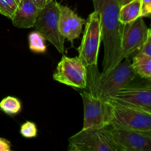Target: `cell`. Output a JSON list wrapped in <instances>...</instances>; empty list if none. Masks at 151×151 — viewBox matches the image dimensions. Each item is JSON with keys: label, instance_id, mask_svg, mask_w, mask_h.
<instances>
[{"label": "cell", "instance_id": "obj_20", "mask_svg": "<svg viewBox=\"0 0 151 151\" xmlns=\"http://www.w3.org/2000/svg\"><path fill=\"white\" fill-rule=\"evenodd\" d=\"M139 52L146 55L151 56V29L150 28H149L148 32H147V38Z\"/></svg>", "mask_w": 151, "mask_h": 151}, {"label": "cell", "instance_id": "obj_5", "mask_svg": "<svg viewBox=\"0 0 151 151\" xmlns=\"http://www.w3.org/2000/svg\"><path fill=\"white\" fill-rule=\"evenodd\" d=\"M101 41L100 15L94 10L86 20L82 41L78 48V57L86 66L97 65Z\"/></svg>", "mask_w": 151, "mask_h": 151}, {"label": "cell", "instance_id": "obj_11", "mask_svg": "<svg viewBox=\"0 0 151 151\" xmlns=\"http://www.w3.org/2000/svg\"><path fill=\"white\" fill-rule=\"evenodd\" d=\"M111 135L119 151H150L151 133L109 125Z\"/></svg>", "mask_w": 151, "mask_h": 151}, {"label": "cell", "instance_id": "obj_12", "mask_svg": "<svg viewBox=\"0 0 151 151\" xmlns=\"http://www.w3.org/2000/svg\"><path fill=\"white\" fill-rule=\"evenodd\" d=\"M59 9V29L65 39L73 43L82 33L86 20L80 17L73 10L58 2Z\"/></svg>", "mask_w": 151, "mask_h": 151}, {"label": "cell", "instance_id": "obj_10", "mask_svg": "<svg viewBox=\"0 0 151 151\" xmlns=\"http://www.w3.org/2000/svg\"><path fill=\"white\" fill-rule=\"evenodd\" d=\"M149 28L142 17L134 22L122 24L121 28V50L122 59L130 58L134 53L139 51L144 44Z\"/></svg>", "mask_w": 151, "mask_h": 151}, {"label": "cell", "instance_id": "obj_14", "mask_svg": "<svg viewBox=\"0 0 151 151\" xmlns=\"http://www.w3.org/2000/svg\"><path fill=\"white\" fill-rule=\"evenodd\" d=\"M142 0H131L120 6L119 10V20L121 24L134 22L141 17Z\"/></svg>", "mask_w": 151, "mask_h": 151}, {"label": "cell", "instance_id": "obj_2", "mask_svg": "<svg viewBox=\"0 0 151 151\" xmlns=\"http://www.w3.org/2000/svg\"><path fill=\"white\" fill-rule=\"evenodd\" d=\"M86 69L88 91L104 100H108L119 89L131 84L137 77L131 68L130 58L123 59L107 73L100 72L97 65L86 66Z\"/></svg>", "mask_w": 151, "mask_h": 151}, {"label": "cell", "instance_id": "obj_23", "mask_svg": "<svg viewBox=\"0 0 151 151\" xmlns=\"http://www.w3.org/2000/svg\"><path fill=\"white\" fill-rule=\"evenodd\" d=\"M37 6H38L39 8H41V7H44L46 4H48L50 1L52 0H32Z\"/></svg>", "mask_w": 151, "mask_h": 151}, {"label": "cell", "instance_id": "obj_22", "mask_svg": "<svg viewBox=\"0 0 151 151\" xmlns=\"http://www.w3.org/2000/svg\"><path fill=\"white\" fill-rule=\"evenodd\" d=\"M11 144L7 139L0 137V151H10Z\"/></svg>", "mask_w": 151, "mask_h": 151}, {"label": "cell", "instance_id": "obj_7", "mask_svg": "<svg viewBox=\"0 0 151 151\" xmlns=\"http://www.w3.org/2000/svg\"><path fill=\"white\" fill-rule=\"evenodd\" d=\"M111 103L112 104L111 126L151 133V112Z\"/></svg>", "mask_w": 151, "mask_h": 151}, {"label": "cell", "instance_id": "obj_18", "mask_svg": "<svg viewBox=\"0 0 151 151\" xmlns=\"http://www.w3.org/2000/svg\"><path fill=\"white\" fill-rule=\"evenodd\" d=\"M19 2L20 0H0V14L10 19Z\"/></svg>", "mask_w": 151, "mask_h": 151}, {"label": "cell", "instance_id": "obj_1", "mask_svg": "<svg viewBox=\"0 0 151 151\" xmlns=\"http://www.w3.org/2000/svg\"><path fill=\"white\" fill-rule=\"evenodd\" d=\"M94 10L100 15L101 41L104 45L103 73H107L122 60L121 28L119 20L120 5L117 0H92Z\"/></svg>", "mask_w": 151, "mask_h": 151}, {"label": "cell", "instance_id": "obj_16", "mask_svg": "<svg viewBox=\"0 0 151 151\" xmlns=\"http://www.w3.org/2000/svg\"><path fill=\"white\" fill-rule=\"evenodd\" d=\"M0 109L7 115L13 116L21 111L22 103L16 97L8 96L0 102Z\"/></svg>", "mask_w": 151, "mask_h": 151}, {"label": "cell", "instance_id": "obj_9", "mask_svg": "<svg viewBox=\"0 0 151 151\" xmlns=\"http://www.w3.org/2000/svg\"><path fill=\"white\" fill-rule=\"evenodd\" d=\"M53 79L72 88H86V66L78 57L63 55L53 74Z\"/></svg>", "mask_w": 151, "mask_h": 151}, {"label": "cell", "instance_id": "obj_6", "mask_svg": "<svg viewBox=\"0 0 151 151\" xmlns=\"http://www.w3.org/2000/svg\"><path fill=\"white\" fill-rule=\"evenodd\" d=\"M108 101L151 112L150 80L146 79L139 83L133 81L131 84L119 89Z\"/></svg>", "mask_w": 151, "mask_h": 151}, {"label": "cell", "instance_id": "obj_21", "mask_svg": "<svg viewBox=\"0 0 151 151\" xmlns=\"http://www.w3.org/2000/svg\"><path fill=\"white\" fill-rule=\"evenodd\" d=\"M151 15V0H142V18H150Z\"/></svg>", "mask_w": 151, "mask_h": 151}, {"label": "cell", "instance_id": "obj_19", "mask_svg": "<svg viewBox=\"0 0 151 151\" xmlns=\"http://www.w3.org/2000/svg\"><path fill=\"white\" fill-rule=\"evenodd\" d=\"M20 134L25 138H34L38 134L36 125L32 122H26L21 126Z\"/></svg>", "mask_w": 151, "mask_h": 151}, {"label": "cell", "instance_id": "obj_24", "mask_svg": "<svg viewBox=\"0 0 151 151\" xmlns=\"http://www.w3.org/2000/svg\"><path fill=\"white\" fill-rule=\"evenodd\" d=\"M117 1H118V2H119V5L121 6V5H122V4H125V3L128 2V1H131V0H117Z\"/></svg>", "mask_w": 151, "mask_h": 151}, {"label": "cell", "instance_id": "obj_3", "mask_svg": "<svg viewBox=\"0 0 151 151\" xmlns=\"http://www.w3.org/2000/svg\"><path fill=\"white\" fill-rule=\"evenodd\" d=\"M69 151H119L111 135L109 126L82 128L69 137Z\"/></svg>", "mask_w": 151, "mask_h": 151}, {"label": "cell", "instance_id": "obj_17", "mask_svg": "<svg viewBox=\"0 0 151 151\" xmlns=\"http://www.w3.org/2000/svg\"><path fill=\"white\" fill-rule=\"evenodd\" d=\"M29 47L32 52L35 53H45L47 51V44L45 38L38 31L30 32L28 36Z\"/></svg>", "mask_w": 151, "mask_h": 151}, {"label": "cell", "instance_id": "obj_8", "mask_svg": "<svg viewBox=\"0 0 151 151\" xmlns=\"http://www.w3.org/2000/svg\"><path fill=\"white\" fill-rule=\"evenodd\" d=\"M81 96L84 109L83 128L109 126L112 117L111 103L94 97L88 91H83Z\"/></svg>", "mask_w": 151, "mask_h": 151}, {"label": "cell", "instance_id": "obj_13", "mask_svg": "<svg viewBox=\"0 0 151 151\" xmlns=\"http://www.w3.org/2000/svg\"><path fill=\"white\" fill-rule=\"evenodd\" d=\"M40 8L32 0H20L10 20L16 27L27 29L35 25Z\"/></svg>", "mask_w": 151, "mask_h": 151}, {"label": "cell", "instance_id": "obj_4", "mask_svg": "<svg viewBox=\"0 0 151 151\" xmlns=\"http://www.w3.org/2000/svg\"><path fill=\"white\" fill-rule=\"evenodd\" d=\"M34 27L56 48L60 53L64 52L65 38L59 29V9L58 1L52 0L40 8Z\"/></svg>", "mask_w": 151, "mask_h": 151}, {"label": "cell", "instance_id": "obj_15", "mask_svg": "<svg viewBox=\"0 0 151 151\" xmlns=\"http://www.w3.org/2000/svg\"><path fill=\"white\" fill-rule=\"evenodd\" d=\"M131 68L134 73L139 78L150 80L151 56L137 52L131 60Z\"/></svg>", "mask_w": 151, "mask_h": 151}]
</instances>
